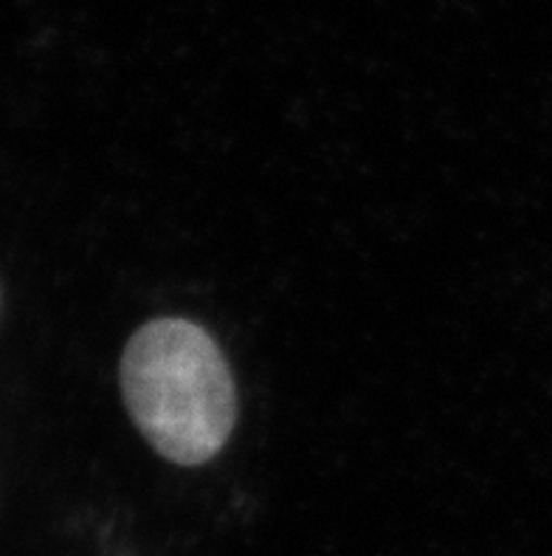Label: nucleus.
Instances as JSON below:
<instances>
[{"label": "nucleus", "instance_id": "nucleus-1", "mask_svg": "<svg viewBox=\"0 0 552 556\" xmlns=\"http://www.w3.org/2000/svg\"><path fill=\"white\" fill-rule=\"evenodd\" d=\"M121 390L141 435L172 464L211 460L238 421L223 353L187 319H155L136 331L121 356Z\"/></svg>", "mask_w": 552, "mask_h": 556}]
</instances>
